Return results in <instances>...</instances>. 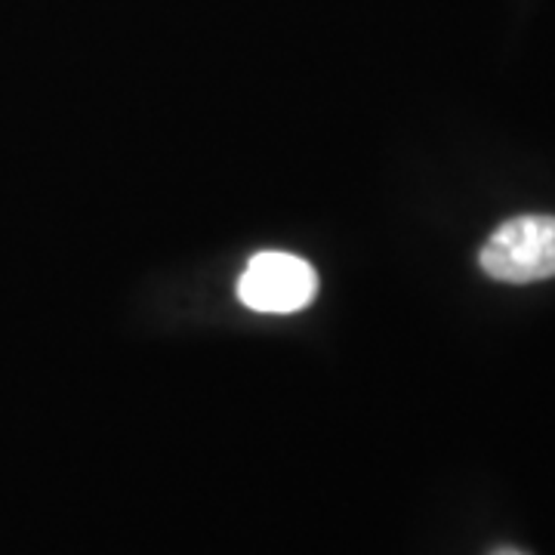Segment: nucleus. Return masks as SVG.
Segmentation results:
<instances>
[{"label":"nucleus","mask_w":555,"mask_h":555,"mask_svg":"<svg viewBox=\"0 0 555 555\" xmlns=\"http://www.w3.org/2000/svg\"><path fill=\"white\" fill-rule=\"evenodd\" d=\"M318 294L315 269L306 259L281 250H262L247 262L238 281V297L254 312L291 315L306 309Z\"/></svg>","instance_id":"2"},{"label":"nucleus","mask_w":555,"mask_h":555,"mask_svg":"<svg viewBox=\"0 0 555 555\" xmlns=\"http://www.w3.org/2000/svg\"><path fill=\"white\" fill-rule=\"evenodd\" d=\"M478 266L485 269V275L506 284H531L555 278V217L531 214L506 219L485 241Z\"/></svg>","instance_id":"1"},{"label":"nucleus","mask_w":555,"mask_h":555,"mask_svg":"<svg viewBox=\"0 0 555 555\" xmlns=\"http://www.w3.org/2000/svg\"><path fill=\"white\" fill-rule=\"evenodd\" d=\"M491 555H528V553H521V550H513V546H503V550H494Z\"/></svg>","instance_id":"3"}]
</instances>
